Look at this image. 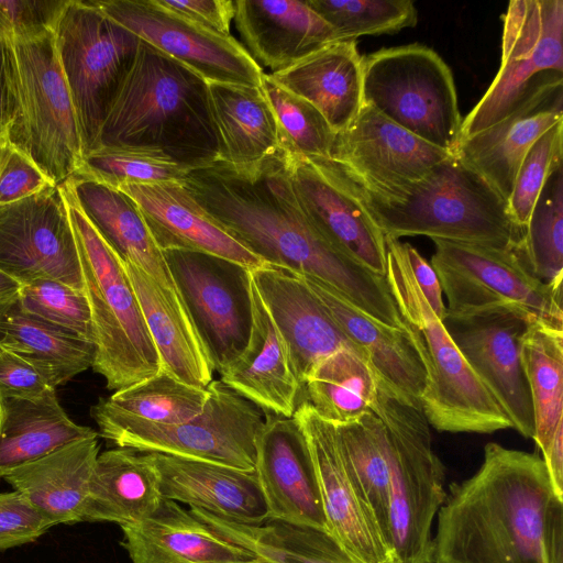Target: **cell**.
<instances>
[{"label": "cell", "instance_id": "obj_55", "mask_svg": "<svg viewBox=\"0 0 563 563\" xmlns=\"http://www.w3.org/2000/svg\"><path fill=\"white\" fill-rule=\"evenodd\" d=\"M402 246L419 289L437 317L443 321L446 316V307L435 271L411 244L402 242Z\"/></svg>", "mask_w": 563, "mask_h": 563}, {"label": "cell", "instance_id": "obj_37", "mask_svg": "<svg viewBox=\"0 0 563 563\" xmlns=\"http://www.w3.org/2000/svg\"><path fill=\"white\" fill-rule=\"evenodd\" d=\"M208 395L207 387L187 385L162 371L101 398L91 416L102 438L129 426H174L199 415Z\"/></svg>", "mask_w": 563, "mask_h": 563}, {"label": "cell", "instance_id": "obj_15", "mask_svg": "<svg viewBox=\"0 0 563 563\" xmlns=\"http://www.w3.org/2000/svg\"><path fill=\"white\" fill-rule=\"evenodd\" d=\"M0 268L21 283L52 279L85 292L74 232L57 185L0 206Z\"/></svg>", "mask_w": 563, "mask_h": 563}, {"label": "cell", "instance_id": "obj_7", "mask_svg": "<svg viewBox=\"0 0 563 563\" xmlns=\"http://www.w3.org/2000/svg\"><path fill=\"white\" fill-rule=\"evenodd\" d=\"M376 385L371 410L382 420L388 443L391 548L399 563H432L431 527L446 498L444 466L423 410Z\"/></svg>", "mask_w": 563, "mask_h": 563}, {"label": "cell", "instance_id": "obj_30", "mask_svg": "<svg viewBox=\"0 0 563 563\" xmlns=\"http://www.w3.org/2000/svg\"><path fill=\"white\" fill-rule=\"evenodd\" d=\"M123 264L161 357L162 371L187 385L206 388L213 380L214 365L183 298L133 263Z\"/></svg>", "mask_w": 563, "mask_h": 563}, {"label": "cell", "instance_id": "obj_43", "mask_svg": "<svg viewBox=\"0 0 563 563\" xmlns=\"http://www.w3.org/2000/svg\"><path fill=\"white\" fill-rule=\"evenodd\" d=\"M515 249L534 277L555 289H562L563 165L545 181L525 234Z\"/></svg>", "mask_w": 563, "mask_h": 563}, {"label": "cell", "instance_id": "obj_34", "mask_svg": "<svg viewBox=\"0 0 563 563\" xmlns=\"http://www.w3.org/2000/svg\"><path fill=\"white\" fill-rule=\"evenodd\" d=\"M55 389L37 397L0 390V478L69 443L99 435L69 418Z\"/></svg>", "mask_w": 563, "mask_h": 563}, {"label": "cell", "instance_id": "obj_19", "mask_svg": "<svg viewBox=\"0 0 563 563\" xmlns=\"http://www.w3.org/2000/svg\"><path fill=\"white\" fill-rule=\"evenodd\" d=\"M443 324L471 369L525 438H533L529 385L520 340L529 322L507 310L465 317L446 314Z\"/></svg>", "mask_w": 563, "mask_h": 563}, {"label": "cell", "instance_id": "obj_48", "mask_svg": "<svg viewBox=\"0 0 563 563\" xmlns=\"http://www.w3.org/2000/svg\"><path fill=\"white\" fill-rule=\"evenodd\" d=\"M563 121L543 133L522 159L508 199L514 223L526 230L533 207L550 175L563 165Z\"/></svg>", "mask_w": 563, "mask_h": 563}, {"label": "cell", "instance_id": "obj_5", "mask_svg": "<svg viewBox=\"0 0 563 563\" xmlns=\"http://www.w3.org/2000/svg\"><path fill=\"white\" fill-rule=\"evenodd\" d=\"M57 186L74 232L90 308L95 333L91 367L112 390L158 374L161 357L122 260L82 211L70 181Z\"/></svg>", "mask_w": 563, "mask_h": 563}, {"label": "cell", "instance_id": "obj_58", "mask_svg": "<svg viewBox=\"0 0 563 563\" xmlns=\"http://www.w3.org/2000/svg\"><path fill=\"white\" fill-rule=\"evenodd\" d=\"M250 563H272L271 561L268 560H265L263 558H256L254 561L250 562Z\"/></svg>", "mask_w": 563, "mask_h": 563}, {"label": "cell", "instance_id": "obj_41", "mask_svg": "<svg viewBox=\"0 0 563 563\" xmlns=\"http://www.w3.org/2000/svg\"><path fill=\"white\" fill-rule=\"evenodd\" d=\"M309 404L324 420L339 426L358 419L371 409L376 377L355 350L340 349L317 362L305 385Z\"/></svg>", "mask_w": 563, "mask_h": 563}, {"label": "cell", "instance_id": "obj_50", "mask_svg": "<svg viewBox=\"0 0 563 563\" xmlns=\"http://www.w3.org/2000/svg\"><path fill=\"white\" fill-rule=\"evenodd\" d=\"M69 0H0V36L29 40L54 32Z\"/></svg>", "mask_w": 563, "mask_h": 563}, {"label": "cell", "instance_id": "obj_20", "mask_svg": "<svg viewBox=\"0 0 563 563\" xmlns=\"http://www.w3.org/2000/svg\"><path fill=\"white\" fill-rule=\"evenodd\" d=\"M309 449L330 533L362 563H399L346 472L335 426L308 402L292 415Z\"/></svg>", "mask_w": 563, "mask_h": 563}, {"label": "cell", "instance_id": "obj_22", "mask_svg": "<svg viewBox=\"0 0 563 563\" xmlns=\"http://www.w3.org/2000/svg\"><path fill=\"white\" fill-rule=\"evenodd\" d=\"M255 473L269 518L329 531L316 468L292 417L266 418L256 438Z\"/></svg>", "mask_w": 563, "mask_h": 563}, {"label": "cell", "instance_id": "obj_52", "mask_svg": "<svg viewBox=\"0 0 563 563\" xmlns=\"http://www.w3.org/2000/svg\"><path fill=\"white\" fill-rule=\"evenodd\" d=\"M54 388L29 360L0 344V390L22 397H37Z\"/></svg>", "mask_w": 563, "mask_h": 563}, {"label": "cell", "instance_id": "obj_18", "mask_svg": "<svg viewBox=\"0 0 563 563\" xmlns=\"http://www.w3.org/2000/svg\"><path fill=\"white\" fill-rule=\"evenodd\" d=\"M296 197L311 224L334 247L386 277V238L352 183L330 158L289 153Z\"/></svg>", "mask_w": 563, "mask_h": 563}, {"label": "cell", "instance_id": "obj_17", "mask_svg": "<svg viewBox=\"0 0 563 563\" xmlns=\"http://www.w3.org/2000/svg\"><path fill=\"white\" fill-rule=\"evenodd\" d=\"M451 156L363 103L354 121L335 134L330 159L358 188L389 195L418 183Z\"/></svg>", "mask_w": 563, "mask_h": 563}, {"label": "cell", "instance_id": "obj_21", "mask_svg": "<svg viewBox=\"0 0 563 563\" xmlns=\"http://www.w3.org/2000/svg\"><path fill=\"white\" fill-rule=\"evenodd\" d=\"M563 121V76L551 73L496 124L460 140L456 157L507 202L522 159L534 142Z\"/></svg>", "mask_w": 563, "mask_h": 563}, {"label": "cell", "instance_id": "obj_31", "mask_svg": "<svg viewBox=\"0 0 563 563\" xmlns=\"http://www.w3.org/2000/svg\"><path fill=\"white\" fill-rule=\"evenodd\" d=\"M269 76L313 104L335 133L346 129L363 107V56L354 40L328 44Z\"/></svg>", "mask_w": 563, "mask_h": 563}, {"label": "cell", "instance_id": "obj_11", "mask_svg": "<svg viewBox=\"0 0 563 563\" xmlns=\"http://www.w3.org/2000/svg\"><path fill=\"white\" fill-rule=\"evenodd\" d=\"M10 41L15 63L16 111L7 137L58 185L77 172L84 151L54 32Z\"/></svg>", "mask_w": 563, "mask_h": 563}, {"label": "cell", "instance_id": "obj_39", "mask_svg": "<svg viewBox=\"0 0 563 563\" xmlns=\"http://www.w3.org/2000/svg\"><path fill=\"white\" fill-rule=\"evenodd\" d=\"M0 344L33 363L56 388L92 366L95 345L22 311L0 307Z\"/></svg>", "mask_w": 563, "mask_h": 563}, {"label": "cell", "instance_id": "obj_12", "mask_svg": "<svg viewBox=\"0 0 563 563\" xmlns=\"http://www.w3.org/2000/svg\"><path fill=\"white\" fill-rule=\"evenodd\" d=\"M207 388L203 409L186 422L129 426L104 439L119 448L255 471L256 438L266 421L263 409L221 380Z\"/></svg>", "mask_w": 563, "mask_h": 563}, {"label": "cell", "instance_id": "obj_25", "mask_svg": "<svg viewBox=\"0 0 563 563\" xmlns=\"http://www.w3.org/2000/svg\"><path fill=\"white\" fill-rule=\"evenodd\" d=\"M300 277L347 340L365 357L376 383L401 401L422 409L421 396L427 373L407 327L396 329L376 322L323 282Z\"/></svg>", "mask_w": 563, "mask_h": 563}, {"label": "cell", "instance_id": "obj_56", "mask_svg": "<svg viewBox=\"0 0 563 563\" xmlns=\"http://www.w3.org/2000/svg\"><path fill=\"white\" fill-rule=\"evenodd\" d=\"M542 454L552 486L563 498V424L559 427L553 440Z\"/></svg>", "mask_w": 563, "mask_h": 563}, {"label": "cell", "instance_id": "obj_6", "mask_svg": "<svg viewBox=\"0 0 563 563\" xmlns=\"http://www.w3.org/2000/svg\"><path fill=\"white\" fill-rule=\"evenodd\" d=\"M388 287L422 360L427 384L421 406L438 431L493 433L512 428L511 421L487 391L443 321L419 289L402 242L386 238Z\"/></svg>", "mask_w": 563, "mask_h": 563}, {"label": "cell", "instance_id": "obj_16", "mask_svg": "<svg viewBox=\"0 0 563 563\" xmlns=\"http://www.w3.org/2000/svg\"><path fill=\"white\" fill-rule=\"evenodd\" d=\"M163 254L214 369L219 371L247 341L249 271L198 252L168 250Z\"/></svg>", "mask_w": 563, "mask_h": 563}, {"label": "cell", "instance_id": "obj_53", "mask_svg": "<svg viewBox=\"0 0 563 563\" xmlns=\"http://www.w3.org/2000/svg\"><path fill=\"white\" fill-rule=\"evenodd\" d=\"M167 9L223 35L230 34L235 7L231 0H158Z\"/></svg>", "mask_w": 563, "mask_h": 563}, {"label": "cell", "instance_id": "obj_47", "mask_svg": "<svg viewBox=\"0 0 563 563\" xmlns=\"http://www.w3.org/2000/svg\"><path fill=\"white\" fill-rule=\"evenodd\" d=\"M16 303L22 311L95 343L85 292L56 280L40 278L23 283Z\"/></svg>", "mask_w": 563, "mask_h": 563}, {"label": "cell", "instance_id": "obj_45", "mask_svg": "<svg viewBox=\"0 0 563 563\" xmlns=\"http://www.w3.org/2000/svg\"><path fill=\"white\" fill-rule=\"evenodd\" d=\"M260 88L268 100L280 131L282 148L290 154L330 158L335 132L306 99L277 85L264 74Z\"/></svg>", "mask_w": 563, "mask_h": 563}, {"label": "cell", "instance_id": "obj_40", "mask_svg": "<svg viewBox=\"0 0 563 563\" xmlns=\"http://www.w3.org/2000/svg\"><path fill=\"white\" fill-rule=\"evenodd\" d=\"M335 429L352 484L393 551L389 532V456L384 424L369 409L355 421L335 426Z\"/></svg>", "mask_w": 563, "mask_h": 563}, {"label": "cell", "instance_id": "obj_35", "mask_svg": "<svg viewBox=\"0 0 563 563\" xmlns=\"http://www.w3.org/2000/svg\"><path fill=\"white\" fill-rule=\"evenodd\" d=\"M162 499L151 454L118 446L97 457L82 521L136 523L153 515Z\"/></svg>", "mask_w": 563, "mask_h": 563}, {"label": "cell", "instance_id": "obj_3", "mask_svg": "<svg viewBox=\"0 0 563 563\" xmlns=\"http://www.w3.org/2000/svg\"><path fill=\"white\" fill-rule=\"evenodd\" d=\"M99 145L157 151L188 170L219 161L208 82L141 41L104 121Z\"/></svg>", "mask_w": 563, "mask_h": 563}, {"label": "cell", "instance_id": "obj_24", "mask_svg": "<svg viewBox=\"0 0 563 563\" xmlns=\"http://www.w3.org/2000/svg\"><path fill=\"white\" fill-rule=\"evenodd\" d=\"M119 189L136 202L162 251L203 253L249 272L267 264L218 224L180 181L134 184Z\"/></svg>", "mask_w": 563, "mask_h": 563}, {"label": "cell", "instance_id": "obj_44", "mask_svg": "<svg viewBox=\"0 0 563 563\" xmlns=\"http://www.w3.org/2000/svg\"><path fill=\"white\" fill-rule=\"evenodd\" d=\"M188 172L157 151L99 145L84 154L75 174L119 189L134 184L180 181Z\"/></svg>", "mask_w": 563, "mask_h": 563}, {"label": "cell", "instance_id": "obj_51", "mask_svg": "<svg viewBox=\"0 0 563 563\" xmlns=\"http://www.w3.org/2000/svg\"><path fill=\"white\" fill-rule=\"evenodd\" d=\"M54 527L20 493H0V551L34 542Z\"/></svg>", "mask_w": 563, "mask_h": 563}, {"label": "cell", "instance_id": "obj_23", "mask_svg": "<svg viewBox=\"0 0 563 563\" xmlns=\"http://www.w3.org/2000/svg\"><path fill=\"white\" fill-rule=\"evenodd\" d=\"M250 331L243 350L218 372L220 380L274 416L290 418L302 386L289 349L247 272Z\"/></svg>", "mask_w": 563, "mask_h": 563}, {"label": "cell", "instance_id": "obj_36", "mask_svg": "<svg viewBox=\"0 0 563 563\" xmlns=\"http://www.w3.org/2000/svg\"><path fill=\"white\" fill-rule=\"evenodd\" d=\"M208 89L219 161L247 165L282 148L278 123L260 87L208 82Z\"/></svg>", "mask_w": 563, "mask_h": 563}, {"label": "cell", "instance_id": "obj_27", "mask_svg": "<svg viewBox=\"0 0 563 563\" xmlns=\"http://www.w3.org/2000/svg\"><path fill=\"white\" fill-rule=\"evenodd\" d=\"M162 497L241 523H261L269 511L255 471L148 452Z\"/></svg>", "mask_w": 563, "mask_h": 563}, {"label": "cell", "instance_id": "obj_8", "mask_svg": "<svg viewBox=\"0 0 563 563\" xmlns=\"http://www.w3.org/2000/svg\"><path fill=\"white\" fill-rule=\"evenodd\" d=\"M363 103L406 131L455 156L462 118L450 67L420 44L363 57Z\"/></svg>", "mask_w": 563, "mask_h": 563}, {"label": "cell", "instance_id": "obj_13", "mask_svg": "<svg viewBox=\"0 0 563 563\" xmlns=\"http://www.w3.org/2000/svg\"><path fill=\"white\" fill-rule=\"evenodd\" d=\"M551 73H563V1H510L504 15L498 73L462 120L460 140L507 117Z\"/></svg>", "mask_w": 563, "mask_h": 563}, {"label": "cell", "instance_id": "obj_33", "mask_svg": "<svg viewBox=\"0 0 563 563\" xmlns=\"http://www.w3.org/2000/svg\"><path fill=\"white\" fill-rule=\"evenodd\" d=\"M68 180L82 211L120 258L133 263L163 288L181 297L136 202L120 189L79 174H73Z\"/></svg>", "mask_w": 563, "mask_h": 563}, {"label": "cell", "instance_id": "obj_26", "mask_svg": "<svg viewBox=\"0 0 563 563\" xmlns=\"http://www.w3.org/2000/svg\"><path fill=\"white\" fill-rule=\"evenodd\" d=\"M251 274L302 387L312 366L327 355L345 347L362 355L299 275L269 263Z\"/></svg>", "mask_w": 563, "mask_h": 563}, {"label": "cell", "instance_id": "obj_10", "mask_svg": "<svg viewBox=\"0 0 563 563\" xmlns=\"http://www.w3.org/2000/svg\"><path fill=\"white\" fill-rule=\"evenodd\" d=\"M54 38L86 154L99 145L104 121L142 40L106 15L91 0H69Z\"/></svg>", "mask_w": 563, "mask_h": 563}, {"label": "cell", "instance_id": "obj_38", "mask_svg": "<svg viewBox=\"0 0 563 563\" xmlns=\"http://www.w3.org/2000/svg\"><path fill=\"white\" fill-rule=\"evenodd\" d=\"M189 510L220 537L272 563H362L324 529L273 518L241 523L202 509Z\"/></svg>", "mask_w": 563, "mask_h": 563}, {"label": "cell", "instance_id": "obj_57", "mask_svg": "<svg viewBox=\"0 0 563 563\" xmlns=\"http://www.w3.org/2000/svg\"><path fill=\"white\" fill-rule=\"evenodd\" d=\"M23 283L0 268V307L15 303Z\"/></svg>", "mask_w": 563, "mask_h": 563}, {"label": "cell", "instance_id": "obj_42", "mask_svg": "<svg viewBox=\"0 0 563 563\" xmlns=\"http://www.w3.org/2000/svg\"><path fill=\"white\" fill-rule=\"evenodd\" d=\"M520 357L532 401V439L543 453L563 424V331L529 323Z\"/></svg>", "mask_w": 563, "mask_h": 563}, {"label": "cell", "instance_id": "obj_46", "mask_svg": "<svg viewBox=\"0 0 563 563\" xmlns=\"http://www.w3.org/2000/svg\"><path fill=\"white\" fill-rule=\"evenodd\" d=\"M335 31L340 41L393 34L417 24L410 0H307Z\"/></svg>", "mask_w": 563, "mask_h": 563}, {"label": "cell", "instance_id": "obj_14", "mask_svg": "<svg viewBox=\"0 0 563 563\" xmlns=\"http://www.w3.org/2000/svg\"><path fill=\"white\" fill-rule=\"evenodd\" d=\"M142 41L181 63L207 82L260 87L264 71L232 35L213 32L158 0H91Z\"/></svg>", "mask_w": 563, "mask_h": 563}, {"label": "cell", "instance_id": "obj_49", "mask_svg": "<svg viewBox=\"0 0 563 563\" xmlns=\"http://www.w3.org/2000/svg\"><path fill=\"white\" fill-rule=\"evenodd\" d=\"M56 184L7 135H0V206L10 205Z\"/></svg>", "mask_w": 563, "mask_h": 563}, {"label": "cell", "instance_id": "obj_4", "mask_svg": "<svg viewBox=\"0 0 563 563\" xmlns=\"http://www.w3.org/2000/svg\"><path fill=\"white\" fill-rule=\"evenodd\" d=\"M350 181L385 238L424 235L507 247L526 231L514 223L508 202L456 156L389 195L371 194Z\"/></svg>", "mask_w": 563, "mask_h": 563}, {"label": "cell", "instance_id": "obj_1", "mask_svg": "<svg viewBox=\"0 0 563 563\" xmlns=\"http://www.w3.org/2000/svg\"><path fill=\"white\" fill-rule=\"evenodd\" d=\"M180 184L266 263L323 282L376 322L406 328L386 277L334 247L311 224L296 197L286 150L247 165L217 161L189 170Z\"/></svg>", "mask_w": 563, "mask_h": 563}, {"label": "cell", "instance_id": "obj_9", "mask_svg": "<svg viewBox=\"0 0 563 563\" xmlns=\"http://www.w3.org/2000/svg\"><path fill=\"white\" fill-rule=\"evenodd\" d=\"M432 241L431 266L448 298L446 314L507 310L529 323L563 331L562 289L534 277L516 252V243L496 247Z\"/></svg>", "mask_w": 563, "mask_h": 563}, {"label": "cell", "instance_id": "obj_32", "mask_svg": "<svg viewBox=\"0 0 563 563\" xmlns=\"http://www.w3.org/2000/svg\"><path fill=\"white\" fill-rule=\"evenodd\" d=\"M98 455V437L78 440L3 479L53 526L81 522Z\"/></svg>", "mask_w": 563, "mask_h": 563}, {"label": "cell", "instance_id": "obj_29", "mask_svg": "<svg viewBox=\"0 0 563 563\" xmlns=\"http://www.w3.org/2000/svg\"><path fill=\"white\" fill-rule=\"evenodd\" d=\"M121 529L131 563H250L257 558L165 498L148 518Z\"/></svg>", "mask_w": 563, "mask_h": 563}, {"label": "cell", "instance_id": "obj_2", "mask_svg": "<svg viewBox=\"0 0 563 563\" xmlns=\"http://www.w3.org/2000/svg\"><path fill=\"white\" fill-rule=\"evenodd\" d=\"M432 563H563V498L543 460L487 443L438 511Z\"/></svg>", "mask_w": 563, "mask_h": 563}, {"label": "cell", "instance_id": "obj_54", "mask_svg": "<svg viewBox=\"0 0 563 563\" xmlns=\"http://www.w3.org/2000/svg\"><path fill=\"white\" fill-rule=\"evenodd\" d=\"M16 111L15 63L11 41L0 36V135H7Z\"/></svg>", "mask_w": 563, "mask_h": 563}, {"label": "cell", "instance_id": "obj_28", "mask_svg": "<svg viewBox=\"0 0 563 563\" xmlns=\"http://www.w3.org/2000/svg\"><path fill=\"white\" fill-rule=\"evenodd\" d=\"M234 23L257 65L280 71L321 47L340 41L307 1L236 0Z\"/></svg>", "mask_w": 563, "mask_h": 563}]
</instances>
